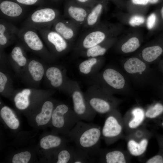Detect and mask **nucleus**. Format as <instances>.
<instances>
[{
  "label": "nucleus",
  "instance_id": "nucleus-1",
  "mask_svg": "<svg viewBox=\"0 0 163 163\" xmlns=\"http://www.w3.org/2000/svg\"><path fill=\"white\" fill-rule=\"evenodd\" d=\"M101 128L98 125L79 121L68 134L77 148L92 157L98 155L101 138Z\"/></svg>",
  "mask_w": 163,
  "mask_h": 163
},
{
  "label": "nucleus",
  "instance_id": "nucleus-2",
  "mask_svg": "<svg viewBox=\"0 0 163 163\" xmlns=\"http://www.w3.org/2000/svg\"><path fill=\"white\" fill-rule=\"evenodd\" d=\"M123 30V24L120 23L101 21L97 25L88 29L82 34L75 45L74 51L78 54L109 39L118 37Z\"/></svg>",
  "mask_w": 163,
  "mask_h": 163
},
{
  "label": "nucleus",
  "instance_id": "nucleus-3",
  "mask_svg": "<svg viewBox=\"0 0 163 163\" xmlns=\"http://www.w3.org/2000/svg\"><path fill=\"white\" fill-rule=\"evenodd\" d=\"M80 120L69 106L59 103L54 107L50 122L56 132L68 134Z\"/></svg>",
  "mask_w": 163,
  "mask_h": 163
},
{
  "label": "nucleus",
  "instance_id": "nucleus-4",
  "mask_svg": "<svg viewBox=\"0 0 163 163\" xmlns=\"http://www.w3.org/2000/svg\"><path fill=\"white\" fill-rule=\"evenodd\" d=\"M58 9L51 7L38 8L28 17L23 23V27L34 28H50L54 22L61 17Z\"/></svg>",
  "mask_w": 163,
  "mask_h": 163
},
{
  "label": "nucleus",
  "instance_id": "nucleus-5",
  "mask_svg": "<svg viewBox=\"0 0 163 163\" xmlns=\"http://www.w3.org/2000/svg\"><path fill=\"white\" fill-rule=\"evenodd\" d=\"M37 30L34 28L22 27L19 30L18 37L25 48L44 59L53 60L55 57L46 48Z\"/></svg>",
  "mask_w": 163,
  "mask_h": 163
},
{
  "label": "nucleus",
  "instance_id": "nucleus-6",
  "mask_svg": "<svg viewBox=\"0 0 163 163\" xmlns=\"http://www.w3.org/2000/svg\"><path fill=\"white\" fill-rule=\"evenodd\" d=\"M91 108L100 114L108 113L114 106V101L106 91L98 85L91 86L84 94Z\"/></svg>",
  "mask_w": 163,
  "mask_h": 163
},
{
  "label": "nucleus",
  "instance_id": "nucleus-7",
  "mask_svg": "<svg viewBox=\"0 0 163 163\" xmlns=\"http://www.w3.org/2000/svg\"><path fill=\"white\" fill-rule=\"evenodd\" d=\"M71 84L69 92L72 97L74 111L80 120L92 121L97 113L89 105L78 84L74 82Z\"/></svg>",
  "mask_w": 163,
  "mask_h": 163
},
{
  "label": "nucleus",
  "instance_id": "nucleus-8",
  "mask_svg": "<svg viewBox=\"0 0 163 163\" xmlns=\"http://www.w3.org/2000/svg\"><path fill=\"white\" fill-rule=\"evenodd\" d=\"M37 30L55 57L67 53L71 48L72 43L52 29H40Z\"/></svg>",
  "mask_w": 163,
  "mask_h": 163
},
{
  "label": "nucleus",
  "instance_id": "nucleus-9",
  "mask_svg": "<svg viewBox=\"0 0 163 163\" xmlns=\"http://www.w3.org/2000/svg\"><path fill=\"white\" fill-rule=\"evenodd\" d=\"M143 40L142 33L134 29L118 39L114 45L119 52L124 54L133 52L139 49Z\"/></svg>",
  "mask_w": 163,
  "mask_h": 163
},
{
  "label": "nucleus",
  "instance_id": "nucleus-10",
  "mask_svg": "<svg viewBox=\"0 0 163 163\" xmlns=\"http://www.w3.org/2000/svg\"><path fill=\"white\" fill-rule=\"evenodd\" d=\"M90 8L74 0H65L64 16L79 27L83 26Z\"/></svg>",
  "mask_w": 163,
  "mask_h": 163
},
{
  "label": "nucleus",
  "instance_id": "nucleus-11",
  "mask_svg": "<svg viewBox=\"0 0 163 163\" xmlns=\"http://www.w3.org/2000/svg\"><path fill=\"white\" fill-rule=\"evenodd\" d=\"M163 54V37L152 40L143 47L136 55L145 62L158 60Z\"/></svg>",
  "mask_w": 163,
  "mask_h": 163
},
{
  "label": "nucleus",
  "instance_id": "nucleus-12",
  "mask_svg": "<svg viewBox=\"0 0 163 163\" xmlns=\"http://www.w3.org/2000/svg\"><path fill=\"white\" fill-rule=\"evenodd\" d=\"M79 27L70 20L64 19L61 16L54 22L52 29L72 43L78 34Z\"/></svg>",
  "mask_w": 163,
  "mask_h": 163
},
{
  "label": "nucleus",
  "instance_id": "nucleus-13",
  "mask_svg": "<svg viewBox=\"0 0 163 163\" xmlns=\"http://www.w3.org/2000/svg\"><path fill=\"white\" fill-rule=\"evenodd\" d=\"M110 114L106 117L101 129V138L106 142L110 143L114 139L119 136L122 131V126L114 112L110 111Z\"/></svg>",
  "mask_w": 163,
  "mask_h": 163
},
{
  "label": "nucleus",
  "instance_id": "nucleus-14",
  "mask_svg": "<svg viewBox=\"0 0 163 163\" xmlns=\"http://www.w3.org/2000/svg\"><path fill=\"white\" fill-rule=\"evenodd\" d=\"M25 6L11 0H3L0 3L2 18L5 20H14L21 18L24 14Z\"/></svg>",
  "mask_w": 163,
  "mask_h": 163
},
{
  "label": "nucleus",
  "instance_id": "nucleus-15",
  "mask_svg": "<svg viewBox=\"0 0 163 163\" xmlns=\"http://www.w3.org/2000/svg\"><path fill=\"white\" fill-rule=\"evenodd\" d=\"M100 78L105 85L115 90L125 87L126 81L123 75L117 70L112 68L105 69L101 74Z\"/></svg>",
  "mask_w": 163,
  "mask_h": 163
},
{
  "label": "nucleus",
  "instance_id": "nucleus-16",
  "mask_svg": "<svg viewBox=\"0 0 163 163\" xmlns=\"http://www.w3.org/2000/svg\"><path fill=\"white\" fill-rule=\"evenodd\" d=\"M20 29L8 21L0 19L1 50L11 44L18 37Z\"/></svg>",
  "mask_w": 163,
  "mask_h": 163
},
{
  "label": "nucleus",
  "instance_id": "nucleus-17",
  "mask_svg": "<svg viewBox=\"0 0 163 163\" xmlns=\"http://www.w3.org/2000/svg\"><path fill=\"white\" fill-rule=\"evenodd\" d=\"M108 1L107 0H98L96 4L91 8L83 26L84 28L90 29L96 26L100 22L101 15L104 11L106 10Z\"/></svg>",
  "mask_w": 163,
  "mask_h": 163
},
{
  "label": "nucleus",
  "instance_id": "nucleus-18",
  "mask_svg": "<svg viewBox=\"0 0 163 163\" xmlns=\"http://www.w3.org/2000/svg\"><path fill=\"white\" fill-rule=\"evenodd\" d=\"M118 39V37L110 38L101 43L81 51L78 54L88 58L102 56L110 48L114 45Z\"/></svg>",
  "mask_w": 163,
  "mask_h": 163
},
{
  "label": "nucleus",
  "instance_id": "nucleus-19",
  "mask_svg": "<svg viewBox=\"0 0 163 163\" xmlns=\"http://www.w3.org/2000/svg\"><path fill=\"white\" fill-rule=\"evenodd\" d=\"M123 67L128 74L136 75L144 73L147 69L146 62L136 56L125 60Z\"/></svg>",
  "mask_w": 163,
  "mask_h": 163
},
{
  "label": "nucleus",
  "instance_id": "nucleus-20",
  "mask_svg": "<svg viewBox=\"0 0 163 163\" xmlns=\"http://www.w3.org/2000/svg\"><path fill=\"white\" fill-rule=\"evenodd\" d=\"M113 15L123 24H127L134 28L145 25L146 17L145 15L122 12L114 13Z\"/></svg>",
  "mask_w": 163,
  "mask_h": 163
},
{
  "label": "nucleus",
  "instance_id": "nucleus-21",
  "mask_svg": "<svg viewBox=\"0 0 163 163\" xmlns=\"http://www.w3.org/2000/svg\"><path fill=\"white\" fill-rule=\"evenodd\" d=\"M66 142L67 140L65 138L58 135L50 134L42 138L40 144L42 149L51 150L55 153L59 149L65 145Z\"/></svg>",
  "mask_w": 163,
  "mask_h": 163
},
{
  "label": "nucleus",
  "instance_id": "nucleus-22",
  "mask_svg": "<svg viewBox=\"0 0 163 163\" xmlns=\"http://www.w3.org/2000/svg\"><path fill=\"white\" fill-rule=\"evenodd\" d=\"M55 105L52 101L48 100L43 104L40 112L35 117V121L38 126L45 125L51 121Z\"/></svg>",
  "mask_w": 163,
  "mask_h": 163
},
{
  "label": "nucleus",
  "instance_id": "nucleus-23",
  "mask_svg": "<svg viewBox=\"0 0 163 163\" xmlns=\"http://www.w3.org/2000/svg\"><path fill=\"white\" fill-rule=\"evenodd\" d=\"M98 156L101 163H125L126 161L123 153L118 150L105 151L100 149Z\"/></svg>",
  "mask_w": 163,
  "mask_h": 163
},
{
  "label": "nucleus",
  "instance_id": "nucleus-24",
  "mask_svg": "<svg viewBox=\"0 0 163 163\" xmlns=\"http://www.w3.org/2000/svg\"><path fill=\"white\" fill-rule=\"evenodd\" d=\"M0 115L2 120L9 128L15 130L18 128L19 121L9 107L4 106L2 107L0 110Z\"/></svg>",
  "mask_w": 163,
  "mask_h": 163
},
{
  "label": "nucleus",
  "instance_id": "nucleus-25",
  "mask_svg": "<svg viewBox=\"0 0 163 163\" xmlns=\"http://www.w3.org/2000/svg\"><path fill=\"white\" fill-rule=\"evenodd\" d=\"M46 77L51 86L55 88L60 87L64 82L63 73L61 70L56 66H51L46 70Z\"/></svg>",
  "mask_w": 163,
  "mask_h": 163
},
{
  "label": "nucleus",
  "instance_id": "nucleus-26",
  "mask_svg": "<svg viewBox=\"0 0 163 163\" xmlns=\"http://www.w3.org/2000/svg\"><path fill=\"white\" fill-rule=\"evenodd\" d=\"M103 60V56L88 58L81 62L79 65V72L83 74H91L96 67H98Z\"/></svg>",
  "mask_w": 163,
  "mask_h": 163
},
{
  "label": "nucleus",
  "instance_id": "nucleus-27",
  "mask_svg": "<svg viewBox=\"0 0 163 163\" xmlns=\"http://www.w3.org/2000/svg\"><path fill=\"white\" fill-rule=\"evenodd\" d=\"M75 149L67 147L65 145L59 149L55 153V162L57 163H72Z\"/></svg>",
  "mask_w": 163,
  "mask_h": 163
},
{
  "label": "nucleus",
  "instance_id": "nucleus-28",
  "mask_svg": "<svg viewBox=\"0 0 163 163\" xmlns=\"http://www.w3.org/2000/svg\"><path fill=\"white\" fill-rule=\"evenodd\" d=\"M31 92L30 89L25 88L16 94L14 101L17 109L22 110L28 108L30 104L29 96Z\"/></svg>",
  "mask_w": 163,
  "mask_h": 163
},
{
  "label": "nucleus",
  "instance_id": "nucleus-29",
  "mask_svg": "<svg viewBox=\"0 0 163 163\" xmlns=\"http://www.w3.org/2000/svg\"><path fill=\"white\" fill-rule=\"evenodd\" d=\"M24 47L23 44H18L14 47L10 54V59L20 67L25 66L27 62Z\"/></svg>",
  "mask_w": 163,
  "mask_h": 163
},
{
  "label": "nucleus",
  "instance_id": "nucleus-30",
  "mask_svg": "<svg viewBox=\"0 0 163 163\" xmlns=\"http://www.w3.org/2000/svg\"><path fill=\"white\" fill-rule=\"evenodd\" d=\"M28 69L35 81L39 82L42 79L44 74V69L40 62L35 59L30 60L28 64Z\"/></svg>",
  "mask_w": 163,
  "mask_h": 163
},
{
  "label": "nucleus",
  "instance_id": "nucleus-31",
  "mask_svg": "<svg viewBox=\"0 0 163 163\" xmlns=\"http://www.w3.org/2000/svg\"><path fill=\"white\" fill-rule=\"evenodd\" d=\"M148 141L146 139L142 140L138 143L133 140H129L127 143V148L130 154L134 156H139L142 154L145 151Z\"/></svg>",
  "mask_w": 163,
  "mask_h": 163
},
{
  "label": "nucleus",
  "instance_id": "nucleus-32",
  "mask_svg": "<svg viewBox=\"0 0 163 163\" xmlns=\"http://www.w3.org/2000/svg\"><path fill=\"white\" fill-rule=\"evenodd\" d=\"M85 151L77 148L75 149L72 163L94 162L95 159Z\"/></svg>",
  "mask_w": 163,
  "mask_h": 163
},
{
  "label": "nucleus",
  "instance_id": "nucleus-33",
  "mask_svg": "<svg viewBox=\"0 0 163 163\" xmlns=\"http://www.w3.org/2000/svg\"><path fill=\"white\" fill-rule=\"evenodd\" d=\"M132 113L133 118L129 122V126L131 128H135L138 126L143 121L145 113L143 110L140 108H136L133 109Z\"/></svg>",
  "mask_w": 163,
  "mask_h": 163
},
{
  "label": "nucleus",
  "instance_id": "nucleus-34",
  "mask_svg": "<svg viewBox=\"0 0 163 163\" xmlns=\"http://www.w3.org/2000/svg\"><path fill=\"white\" fill-rule=\"evenodd\" d=\"M31 157L30 153L25 151L17 153L14 155L11 161L13 163H27Z\"/></svg>",
  "mask_w": 163,
  "mask_h": 163
},
{
  "label": "nucleus",
  "instance_id": "nucleus-35",
  "mask_svg": "<svg viewBox=\"0 0 163 163\" xmlns=\"http://www.w3.org/2000/svg\"><path fill=\"white\" fill-rule=\"evenodd\" d=\"M163 112V105L159 103L155 104L146 112L145 116L150 118H154Z\"/></svg>",
  "mask_w": 163,
  "mask_h": 163
},
{
  "label": "nucleus",
  "instance_id": "nucleus-36",
  "mask_svg": "<svg viewBox=\"0 0 163 163\" xmlns=\"http://www.w3.org/2000/svg\"><path fill=\"white\" fill-rule=\"evenodd\" d=\"M157 19V15L155 12L151 13L146 18L145 26L149 30L152 31L155 29Z\"/></svg>",
  "mask_w": 163,
  "mask_h": 163
},
{
  "label": "nucleus",
  "instance_id": "nucleus-37",
  "mask_svg": "<svg viewBox=\"0 0 163 163\" xmlns=\"http://www.w3.org/2000/svg\"><path fill=\"white\" fill-rule=\"evenodd\" d=\"M24 6L42 5L45 3V0H11Z\"/></svg>",
  "mask_w": 163,
  "mask_h": 163
},
{
  "label": "nucleus",
  "instance_id": "nucleus-38",
  "mask_svg": "<svg viewBox=\"0 0 163 163\" xmlns=\"http://www.w3.org/2000/svg\"><path fill=\"white\" fill-rule=\"evenodd\" d=\"M6 75L2 72H0V92H3L8 82Z\"/></svg>",
  "mask_w": 163,
  "mask_h": 163
},
{
  "label": "nucleus",
  "instance_id": "nucleus-39",
  "mask_svg": "<svg viewBox=\"0 0 163 163\" xmlns=\"http://www.w3.org/2000/svg\"><path fill=\"white\" fill-rule=\"evenodd\" d=\"M76 2L83 6L91 8L97 2L98 0H74Z\"/></svg>",
  "mask_w": 163,
  "mask_h": 163
},
{
  "label": "nucleus",
  "instance_id": "nucleus-40",
  "mask_svg": "<svg viewBox=\"0 0 163 163\" xmlns=\"http://www.w3.org/2000/svg\"><path fill=\"white\" fill-rule=\"evenodd\" d=\"M147 163H163V157L160 155H155L148 160Z\"/></svg>",
  "mask_w": 163,
  "mask_h": 163
},
{
  "label": "nucleus",
  "instance_id": "nucleus-41",
  "mask_svg": "<svg viewBox=\"0 0 163 163\" xmlns=\"http://www.w3.org/2000/svg\"><path fill=\"white\" fill-rule=\"evenodd\" d=\"M149 0H131L132 4L135 5L144 6L149 3Z\"/></svg>",
  "mask_w": 163,
  "mask_h": 163
},
{
  "label": "nucleus",
  "instance_id": "nucleus-42",
  "mask_svg": "<svg viewBox=\"0 0 163 163\" xmlns=\"http://www.w3.org/2000/svg\"><path fill=\"white\" fill-rule=\"evenodd\" d=\"M163 78H158L156 81L157 85V89L160 94L163 96Z\"/></svg>",
  "mask_w": 163,
  "mask_h": 163
},
{
  "label": "nucleus",
  "instance_id": "nucleus-43",
  "mask_svg": "<svg viewBox=\"0 0 163 163\" xmlns=\"http://www.w3.org/2000/svg\"><path fill=\"white\" fill-rule=\"evenodd\" d=\"M158 69V71L163 75V59L159 61Z\"/></svg>",
  "mask_w": 163,
  "mask_h": 163
},
{
  "label": "nucleus",
  "instance_id": "nucleus-44",
  "mask_svg": "<svg viewBox=\"0 0 163 163\" xmlns=\"http://www.w3.org/2000/svg\"><path fill=\"white\" fill-rule=\"evenodd\" d=\"M46 1H47L50 2L54 4H57L59 3L63 0H45Z\"/></svg>",
  "mask_w": 163,
  "mask_h": 163
},
{
  "label": "nucleus",
  "instance_id": "nucleus-45",
  "mask_svg": "<svg viewBox=\"0 0 163 163\" xmlns=\"http://www.w3.org/2000/svg\"><path fill=\"white\" fill-rule=\"evenodd\" d=\"M159 14L161 19V21L163 22V6L160 10Z\"/></svg>",
  "mask_w": 163,
  "mask_h": 163
},
{
  "label": "nucleus",
  "instance_id": "nucleus-46",
  "mask_svg": "<svg viewBox=\"0 0 163 163\" xmlns=\"http://www.w3.org/2000/svg\"><path fill=\"white\" fill-rule=\"evenodd\" d=\"M108 1L109 0H107ZM112 1L113 2H114L116 5H117L119 7H120V3L119 0H110Z\"/></svg>",
  "mask_w": 163,
  "mask_h": 163
},
{
  "label": "nucleus",
  "instance_id": "nucleus-47",
  "mask_svg": "<svg viewBox=\"0 0 163 163\" xmlns=\"http://www.w3.org/2000/svg\"><path fill=\"white\" fill-rule=\"evenodd\" d=\"M159 0H149V3L150 4H154L157 3Z\"/></svg>",
  "mask_w": 163,
  "mask_h": 163
},
{
  "label": "nucleus",
  "instance_id": "nucleus-48",
  "mask_svg": "<svg viewBox=\"0 0 163 163\" xmlns=\"http://www.w3.org/2000/svg\"><path fill=\"white\" fill-rule=\"evenodd\" d=\"M162 126L163 127V121H162Z\"/></svg>",
  "mask_w": 163,
  "mask_h": 163
},
{
  "label": "nucleus",
  "instance_id": "nucleus-49",
  "mask_svg": "<svg viewBox=\"0 0 163 163\" xmlns=\"http://www.w3.org/2000/svg\"></svg>",
  "mask_w": 163,
  "mask_h": 163
}]
</instances>
